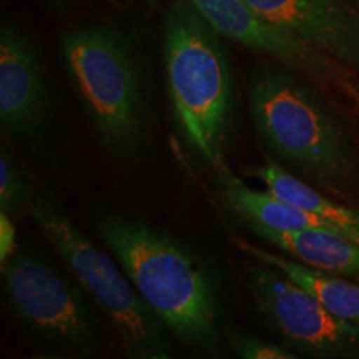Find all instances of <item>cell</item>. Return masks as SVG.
Segmentation results:
<instances>
[{"instance_id":"6da1fadb","label":"cell","mask_w":359,"mask_h":359,"mask_svg":"<svg viewBox=\"0 0 359 359\" xmlns=\"http://www.w3.org/2000/svg\"><path fill=\"white\" fill-rule=\"evenodd\" d=\"M97 230L170 334L203 356L217 353L218 290L198 255L168 231L130 215H102Z\"/></svg>"},{"instance_id":"7a4b0ae2","label":"cell","mask_w":359,"mask_h":359,"mask_svg":"<svg viewBox=\"0 0 359 359\" xmlns=\"http://www.w3.org/2000/svg\"><path fill=\"white\" fill-rule=\"evenodd\" d=\"M222 34L191 0H177L163 25V53L172 109L183 138L218 172L233 103V77Z\"/></svg>"},{"instance_id":"3957f363","label":"cell","mask_w":359,"mask_h":359,"mask_svg":"<svg viewBox=\"0 0 359 359\" xmlns=\"http://www.w3.org/2000/svg\"><path fill=\"white\" fill-rule=\"evenodd\" d=\"M250 110L264 145L294 172L336 185L353 170L341 120L288 67L263 65L250 82Z\"/></svg>"},{"instance_id":"277c9868","label":"cell","mask_w":359,"mask_h":359,"mask_svg":"<svg viewBox=\"0 0 359 359\" xmlns=\"http://www.w3.org/2000/svg\"><path fill=\"white\" fill-rule=\"evenodd\" d=\"M27 215L115 331L127 359H177L170 331L130 278L48 193L32 196Z\"/></svg>"},{"instance_id":"5b68a950","label":"cell","mask_w":359,"mask_h":359,"mask_svg":"<svg viewBox=\"0 0 359 359\" xmlns=\"http://www.w3.org/2000/svg\"><path fill=\"white\" fill-rule=\"evenodd\" d=\"M60 50L72 88L102 147L120 158L137 154L145 132V103L127 37L114 27H79L62 35Z\"/></svg>"},{"instance_id":"8992f818","label":"cell","mask_w":359,"mask_h":359,"mask_svg":"<svg viewBox=\"0 0 359 359\" xmlns=\"http://www.w3.org/2000/svg\"><path fill=\"white\" fill-rule=\"evenodd\" d=\"M2 291L12 316L47 343L74 353H90L100 343L87 293L37 251L17 250L2 264Z\"/></svg>"},{"instance_id":"52a82bcc","label":"cell","mask_w":359,"mask_h":359,"mask_svg":"<svg viewBox=\"0 0 359 359\" xmlns=\"http://www.w3.org/2000/svg\"><path fill=\"white\" fill-rule=\"evenodd\" d=\"M243 278L258 313L290 348L316 359L359 356V321L336 316L309 291L268 264L248 263Z\"/></svg>"},{"instance_id":"ba28073f","label":"cell","mask_w":359,"mask_h":359,"mask_svg":"<svg viewBox=\"0 0 359 359\" xmlns=\"http://www.w3.org/2000/svg\"><path fill=\"white\" fill-rule=\"evenodd\" d=\"M223 37L276 58L288 69L331 82L356 95L343 65L253 11L245 0H191ZM358 97V95H356Z\"/></svg>"},{"instance_id":"9c48e42d","label":"cell","mask_w":359,"mask_h":359,"mask_svg":"<svg viewBox=\"0 0 359 359\" xmlns=\"http://www.w3.org/2000/svg\"><path fill=\"white\" fill-rule=\"evenodd\" d=\"M50 114V88L42 53L19 24L0 29V122L11 135L34 140Z\"/></svg>"},{"instance_id":"30bf717a","label":"cell","mask_w":359,"mask_h":359,"mask_svg":"<svg viewBox=\"0 0 359 359\" xmlns=\"http://www.w3.org/2000/svg\"><path fill=\"white\" fill-rule=\"evenodd\" d=\"M259 15L359 74V12L348 0H245Z\"/></svg>"},{"instance_id":"8fae6325","label":"cell","mask_w":359,"mask_h":359,"mask_svg":"<svg viewBox=\"0 0 359 359\" xmlns=\"http://www.w3.org/2000/svg\"><path fill=\"white\" fill-rule=\"evenodd\" d=\"M251 230L306 266L330 275L359 280V243L338 231L327 228L276 231L257 226Z\"/></svg>"},{"instance_id":"7c38bea8","label":"cell","mask_w":359,"mask_h":359,"mask_svg":"<svg viewBox=\"0 0 359 359\" xmlns=\"http://www.w3.org/2000/svg\"><path fill=\"white\" fill-rule=\"evenodd\" d=\"M218 177L226 203L230 205V208L238 217L248 222L250 228L257 226L276 231H299L309 230V228H327V230L338 231L323 218L281 200L275 193L268 190L259 191L248 187L243 180L233 175L228 168L218 172Z\"/></svg>"},{"instance_id":"4fadbf2b","label":"cell","mask_w":359,"mask_h":359,"mask_svg":"<svg viewBox=\"0 0 359 359\" xmlns=\"http://www.w3.org/2000/svg\"><path fill=\"white\" fill-rule=\"evenodd\" d=\"M238 250L243 251L255 262L268 264V266L278 269L296 285L309 291L314 298L320 299L325 306L336 316L344 318L349 321H359V285L351 283L341 276L330 275V273L320 271L306 264H299L293 259L280 257L258 246L246 243L241 238H233Z\"/></svg>"},{"instance_id":"5bb4252c","label":"cell","mask_w":359,"mask_h":359,"mask_svg":"<svg viewBox=\"0 0 359 359\" xmlns=\"http://www.w3.org/2000/svg\"><path fill=\"white\" fill-rule=\"evenodd\" d=\"M251 177L258 178L266 187L268 191L275 193L281 200L298 206L304 212L316 215L334 226L339 233L348 236L349 240L359 243V212L348 208V206L338 205L334 201L327 200L320 191L314 190L303 180L296 178L285 168L268 161L263 167L250 170Z\"/></svg>"},{"instance_id":"9a60e30c","label":"cell","mask_w":359,"mask_h":359,"mask_svg":"<svg viewBox=\"0 0 359 359\" xmlns=\"http://www.w3.org/2000/svg\"><path fill=\"white\" fill-rule=\"evenodd\" d=\"M30 196L29 183L24 170L19 167L11 151L2 147L0 154V213L8 217L19 213L22 208H29Z\"/></svg>"},{"instance_id":"2e32d148","label":"cell","mask_w":359,"mask_h":359,"mask_svg":"<svg viewBox=\"0 0 359 359\" xmlns=\"http://www.w3.org/2000/svg\"><path fill=\"white\" fill-rule=\"evenodd\" d=\"M233 346L240 359H302L290 349L276 346V344L251 334L235 336Z\"/></svg>"},{"instance_id":"e0dca14e","label":"cell","mask_w":359,"mask_h":359,"mask_svg":"<svg viewBox=\"0 0 359 359\" xmlns=\"http://www.w3.org/2000/svg\"><path fill=\"white\" fill-rule=\"evenodd\" d=\"M13 253H15V226L12 223V217L0 213V263H7Z\"/></svg>"},{"instance_id":"ac0fdd59","label":"cell","mask_w":359,"mask_h":359,"mask_svg":"<svg viewBox=\"0 0 359 359\" xmlns=\"http://www.w3.org/2000/svg\"><path fill=\"white\" fill-rule=\"evenodd\" d=\"M45 4H47L48 7L52 8H57V11H64V8L74 6L77 0H43Z\"/></svg>"},{"instance_id":"d6986e66","label":"cell","mask_w":359,"mask_h":359,"mask_svg":"<svg viewBox=\"0 0 359 359\" xmlns=\"http://www.w3.org/2000/svg\"><path fill=\"white\" fill-rule=\"evenodd\" d=\"M32 359H70L65 356H55V354H43V356H35Z\"/></svg>"}]
</instances>
